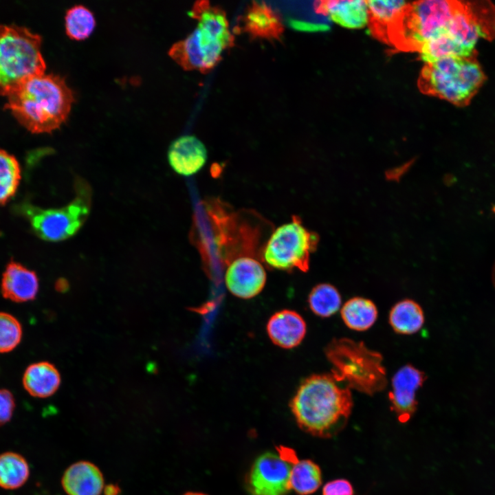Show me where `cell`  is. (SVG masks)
Here are the masks:
<instances>
[{"label":"cell","instance_id":"obj_1","mask_svg":"<svg viewBox=\"0 0 495 495\" xmlns=\"http://www.w3.org/2000/svg\"><path fill=\"white\" fill-rule=\"evenodd\" d=\"M340 384L331 373L314 374L302 381L289 403L300 429L328 439L345 428L353 401L351 389Z\"/></svg>","mask_w":495,"mask_h":495},{"label":"cell","instance_id":"obj_2","mask_svg":"<svg viewBox=\"0 0 495 495\" xmlns=\"http://www.w3.org/2000/svg\"><path fill=\"white\" fill-rule=\"evenodd\" d=\"M7 97L4 107L32 133H50L58 128L74 101L64 79L52 74L27 80Z\"/></svg>","mask_w":495,"mask_h":495},{"label":"cell","instance_id":"obj_3","mask_svg":"<svg viewBox=\"0 0 495 495\" xmlns=\"http://www.w3.org/2000/svg\"><path fill=\"white\" fill-rule=\"evenodd\" d=\"M197 28L186 38L175 43L169 56L186 70L207 72L234 44L225 12L207 1H197L191 11Z\"/></svg>","mask_w":495,"mask_h":495},{"label":"cell","instance_id":"obj_4","mask_svg":"<svg viewBox=\"0 0 495 495\" xmlns=\"http://www.w3.org/2000/svg\"><path fill=\"white\" fill-rule=\"evenodd\" d=\"M485 79L474 52L468 56L448 57L425 64L418 86L424 94L465 107L470 104Z\"/></svg>","mask_w":495,"mask_h":495},{"label":"cell","instance_id":"obj_5","mask_svg":"<svg viewBox=\"0 0 495 495\" xmlns=\"http://www.w3.org/2000/svg\"><path fill=\"white\" fill-rule=\"evenodd\" d=\"M324 353L333 366L332 375L349 388L372 395L386 387L382 356L364 342L344 338L334 339L326 346Z\"/></svg>","mask_w":495,"mask_h":495},{"label":"cell","instance_id":"obj_6","mask_svg":"<svg viewBox=\"0 0 495 495\" xmlns=\"http://www.w3.org/2000/svg\"><path fill=\"white\" fill-rule=\"evenodd\" d=\"M41 41L26 27L0 25V95L8 96L27 80L45 74Z\"/></svg>","mask_w":495,"mask_h":495},{"label":"cell","instance_id":"obj_7","mask_svg":"<svg viewBox=\"0 0 495 495\" xmlns=\"http://www.w3.org/2000/svg\"><path fill=\"white\" fill-rule=\"evenodd\" d=\"M460 1L427 0L408 4L390 40L397 49L419 51L446 28Z\"/></svg>","mask_w":495,"mask_h":495},{"label":"cell","instance_id":"obj_8","mask_svg":"<svg viewBox=\"0 0 495 495\" xmlns=\"http://www.w3.org/2000/svg\"><path fill=\"white\" fill-rule=\"evenodd\" d=\"M74 199L63 207L25 206V214L38 237L47 241H61L74 236L82 228L91 210L92 192L88 183L80 177L74 181Z\"/></svg>","mask_w":495,"mask_h":495},{"label":"cell","instance_id":"obj_9","mask_svg":"<svg viewBox=\"0 0 495 495\" xmlns=\"http://www.w3.org/2000/svg\"><path fill=\"white\" fill-rule=\"evenodd\" d=\"M318 236L309 231L296 216L274 230L264 245L263 261L270 268L301 272L309 270L311 254L315 250Z\"/></svg>","mask_w":495,"mask_h":495},{"label":"cell","instance_id":"obj_10","mask_svg":"<svg viewBox=\"0 0 495 495\" xmlns=\"http://www.w3.org/2000/svg\"><path fill=\"white\" fill-rule=\"evenodd\" d=\"M292 465L278 453L265 452L252 463L245 478L250 495H285L290 490Z\"/></svg>","mask_w":495,"mask_h":495},{"label":"cell","instance_id":"obj_11","mask_svg":"<svg viewBox=\"0 0 495 495\" xmlns=\"http://www.w3.org/2000/svg\"><path fill=\"white\" fill-rule=\"evenodd\" d=\"M426 376L411 364L400 368L392 378V389L388 393L390 410L400 423H406L417 408V390L423 385Z\"/></svg>","mask_w":495,"mask_h":495},{"label":"cell","instance_id":"obj_12","mask_svg":"<svg viewBox=\"0 0 495 495\" xmlns=\"http://www.w3.org/2000/svg\"><path fill=\"white\" fill-rule=\"evenodd\" d=\"M267 280L265 268L256 259L240 256L233 260L225 274V283L234 296L250 299L264 288Z\"/></svg>","mask_w":495,"mask_h":495},{"label":"cell","instance_id":"obj_13","mask_svg":"<svg viewBox=\"0 0 495 495\" xmlns=\"http://www.w3.org/2000/svg\"><path fill=\"white\" fill-rule=\"evenodd\" d=\"M208 157L204 144L197 137L186 135L174 140L168 151V160L178 175L192 176L205 165Z\"/></svg>","mask_w":495,"mask_h":495},{"label":"cell","instance_id":"obj_14","mask_svg":"<svg viewBox=\"0 0 495 495\" xmlns=\"http://www.w3.org/2000/svg\"><path fill=\"white\" fill-rule=\"evenodd\" d=\"M266 331L275 345L289 349L301 343L306 334L307 326L305 320L298 312L283 309L274 313L269 318Z\"/></svg>","mask_w":495,"mask_h":495},{"label":"cell","instance_id":"obj_15","mask_svg":"<svg viewBox=\"0 0 495 495\" xmlns=\"http://www.w3.org/2000/svg\"><path fill=\"white\" fill-rule=\"evenodd\" d=\"M38 288V278L34 271L14 261L6 265L1 282L5 298L15 302L31 301L36 298Z\"/></svg>","mask_w":495,"mask_h":495},{"label":"cell","instance_id":"obj_16","mask_svg":"<svg viewBox=\"0 0 495 495\" xmlns=\"http://www.w3.org/2000/svg\"><path fill=\"white\" fill-rule=\"evenodd\" d=\"M61 485L67 495H100L104 488L102 472L86 461L69 466L62 476Z\"/></svg>","mask_w":495,"mask_h":495},{"label":"cell","instance_id":"obj_17","mask_svg":"<svg viewBox=\"0 0 495 495\" xmlns=\"http://www.w3.org/2000/svg\"><path fill=\"white\" fill-rule=\"evenodd\" d=\"M315 11L329 17L338 25L351 29L364 27L369 22L366 1H319L314 4Z\"/></svg>","mask_w":495,"mask_h":495},{"label":"cell","instance_id":"obj_18","mask_svg":"<svg viewBox=\"0 0 495 495\" xmlns=\"http://www.w3.org/2000/svg\"><path fill=\"white\" fill-rule=\"evenodd\" d=\"M369 27L374 35L390 43L391 35L409 3L405 1H366Z\"/></svg>","mask_w":495,"mask_h":495},{"label":"cell","instance_id":"obj_19","mask_svg":"<svg viewBox=\"0 0 495 495\" xmlns=\"http://www.w3.org/2000/svg\"><path fill=\"white\" fill-rule=\"evenodd\" d=\"M243 23L245 31L254 38L278 39L284 31L279 16L265 3L252 2Z\"/></svg>","mask_w":495,"mask_h":495},{"label":"cell","instance_id":"obj_20","mask_svg":"<svg viewBox=\"0 0 495 495\" xmlns=\"http://www.w3.org/2000/svg\"><path fill=\"white\" fill-rule=\"evenodd\" d=\"M25 390L32 397L46 398L59 388L61 377L57 368L46 361L29 365L22 379Z\"/></svg>","mask_w":495,"mask_h":495},{"label":"cell","instance_id":"obj_21","mask_svg":"<svg viewBox=\"0 0 495 495\" xmlns=\"http://www.w3.org/2000/svg\"><path fill=\"white\" fill-rule=\"evenodd\" d=\"M418 52L421 58L426 64L448 57L468 56L475 50L472 52L465 47L445 28L426 42Z\"/></svg>","mask_w":495,"mask_h":495},{"label":"cell","instance_id":"obj_22","mask_svg":"<svg viewBox=\"0 0 495 495\" xmlns=\"http://www.w3.org/2000/svg\"><path fill=\"white\" fill-rule=\"evenodd\" d=\"M388 320L396 333L410 335L421 329L425 318L422 308L417 302L404 299L391 308Z\"/></svg>","mask_w":495,"mask_h":495},{"label":"cell","instance_id":"obj_23","mask_svg":"<svg viewBox=\"0 0 495 495\" xmlns=\"http://www.w3.org/2000/svg\"><path fill=\"white\" fill-rule=\"evenodd\" d=\"M375 303L367 298L354 297L342 307L340 314L344 324L351 329L363 331L371 328L377 318Z\"/></svg>","mask_w":495,"mask_h":495},{"label":"cell","instance_id":"obj_24","mask_svg":"<svg viewBox=\"0 0 495 495\" xmlns=\"http://www.w3.org/2000/svg\"><path fill=\"white\" fill-rule=\"evenodd\" d=\"M322 484V472L318 464L310 459L297 460L292 465L290 490L298 495H310Z\"/></svg>","mask_w":495,"mask_h":495},{"label":"cell","instance_id":"obj_25","mask_svg":"<svg viewBox=\"0 0 495 495\" xmlns=\"http://www.w3.org/2000/svg\"><path fill=\"white\" fill-rule=\"evenodd\" d=\"M29 476L30 468L22 455L14 452L0 454V487L18 489L26 483Z\"/></svg>","mask_w":495,"mask_h":495},{"label":"cell","instance_id":"obj_26","mask_svg":"<svg viewBox=\"0 0 495 495\" xmlns=\"http://www.w3.org/2000/svg\"><path fill=\"white\" fill-rule=\"evenodd\" d=\"M342 304L341 296L333 285L321 283L316 285L308 296V305L311 311L321 318L336 314Z\"/></svg>","mask_w":495,"mask_h":495},{"label":"cell","instance_id":"obj_27","mask_svg":"<svg viewBox=\"0 0 495 495\" xmlns=\"http://www.w3.org/2000/svg\"><path fill=\"white\" fill-rule=\"evenodd\" d=\"M21 179V168L17 160L0 149V205L8 202L15 194Z\"/></svg>","mask_w":495,"mask_h":495},{"label":"cell","instance_id":"obj_28","mask_svg":"<svg viewBox=\"0 0 495 495\" xmlns=\"http://www.w3.org/2000/svg\"><path fill=\"white\" fill-rule=\"evenodd\" d=\"M65 21L66 34L77 41L88 38L96 26L93 13L81 5L70 8L66 12Z\"/></svg>","mask_w":495,"mask_h":495},{"label":"cell","instance_id":"obj_29","mask_svg":"<svg viewBox=\"0 0 495 495\" xmlns=\"http://www.w3.org/2000/svg\"><path fill=\"white\" fill-rule=\"evenodd\" d=\"M23 335L20 322L12 314L0 312V353L14 349Z\"/></svg>","mask_w":495,"mask_h":495},{"label":"cell","instance_id":"obj_30","mask_svg":"<svg viewBox=\"0 0 495 495\" xmlns=\"http://www.w3.org/2000/svg\"><path fill=\"white\" fill-rule=\"evenodd\" d=\"M15 408V399L7 389H0V426L10 421Z\"/></svg>","mask_w":495,"mask_h":495},{"label":"cell","instance_id":"obj_31","mask_svg":"<svg viewBox=\"0 0 495 495\" xmlns=\"http://www.w3.org/2000/svg\"><path fill=\"white\" fill-rule=\"evenodd\" d=\"M322 495H353V488L349 481L336 479L324 485Z\"/></svg>","mask_w":495,"mask_h":495},{"label":"cell","instance_id":"obj_32","mask_svg":"<svg viewBox=\"0 0 495 495\" xmlns=\"http://www.w3.org/2000/svg\"><path fill=\"white\" fill-rule=\"evenodd\" d=\"M105 495H116L118 488L116 485H110L104 488Z\"/></svg>","mask_w":495,"mask_h":495},{"label":"cell","instance_id":"obj_33","mask_svg":"<svg viewBox=\"0 0 495 495\" xmlns=\"http://www.w3.org/2000/svg\"><path fill=\"white\" fill-rule=\"evenodd\" d=\"M492 281L493 283V286L495 289V263L493 265L492 271Z\"/></svg>","mask_w":495,"mask_h":495},{"label":"cell","instance_id":"obj_34","mask_svg":"<svg viewBox=\"0 0 495 495\" xmlns=\"http://www.w3.org/2000/svg\"><path fill=\"white\" fill-rule=\"evenodd\" d=\"M183 495H208V494H206L201 493V492H188L185 493Z\"/></svg>","mask_w":495,"mask_h":495}]
</instances>
